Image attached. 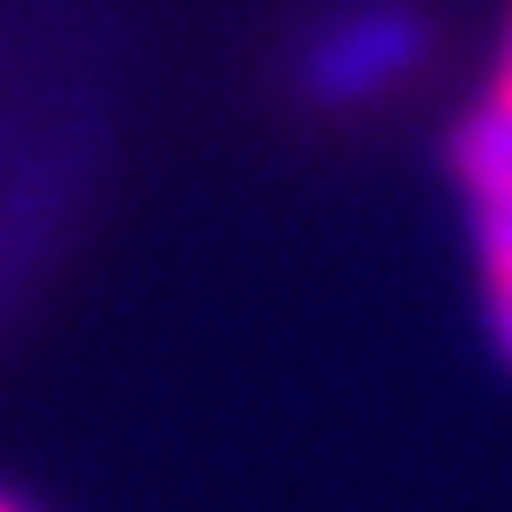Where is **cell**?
Segmentation results:
<instances>
[{
    "mask_svg": "<svg viewBox=\"0 0 512 512\" xmlns=\"http://www.w3.org/2000/svg\"><path fill=\"white\" fill-rule=\"evenodd\" d=\"M446 167L466 200V233L479 253L486 333H493V353L512 366V127L473 107L446 140Z\"/></svg>",
    "mask_w": 512,
    "mask_h": 512,
    "instance_id": "obj_1",
    "label": "cell"
},
{
    "mask_svg": "<svg viewBox=\"0 0 512 512\" xmlns=\"http://www.w3.org/2000/svg\"><path fill=\"white\" fill-rule=\"evenodd\" d=\"M499 127H512V7H506V27H499V54H493V87L479 100Z\"/></svg>",
    "mask_w": 512,
    "mask_h": 512,
    "instance_id": "obj_2",
    "label": "cell"
},
{
    "mask_svg": "<svg viewBox=\"0 0 512 512\" xmlns=\"http://www.w3.org/2000/svg\"><path fill=\"white\" fill-rule=\"evenodd\" d=\"M0 512H47V506H40V499H27L20 486H7V479H0Z\"/></svg>",
    "mask_w": 512,
    "mask_h": 512,
    "instance_id": "obj_3",
    "label": "cell"
}]
</instances>
